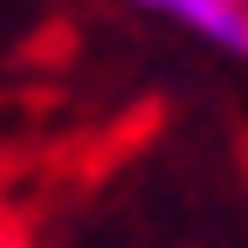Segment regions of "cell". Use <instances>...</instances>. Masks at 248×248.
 I'll return each instance as SVG.
<instances>
[{
	"label": "cell",
	"instance_id": "cell-1",
	"mask_svg": "<svg viewBox=\"0 0 248 248\" xmlns=\"http://www.w3.org/2000/svg\"><path fill=\"white\" fill-rule=\"evenodd\" d=\"M131 14H152L166 28H186L193 42H207L214 55L248 62V0H117Z\"/></svg>",
	"mask_w": 248,
	"mask_h": 248
}]
</instances>
